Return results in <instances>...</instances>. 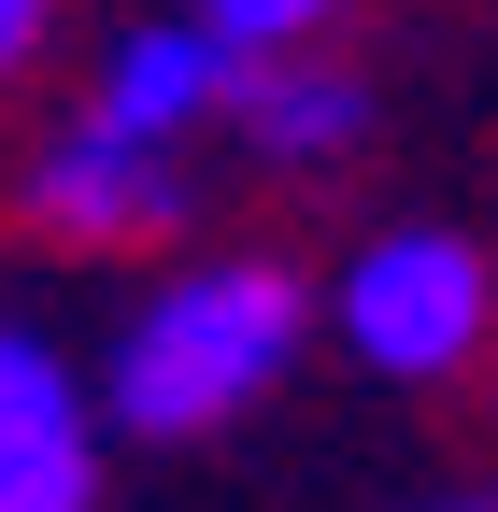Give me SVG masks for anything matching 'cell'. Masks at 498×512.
<instances>
[{
  "label": "cell",
  "mask_w": 498,
  "mask_h": 512,
  "mask_svg": "<svg viewBox=\"0 0 498 512\" xmlns=\"http://www.w3.org/2000/svg\"><path fill=\"white\" fill-rule=\"evenodd\" d=\"M328 299L285 271V256H171V271L129 285V313H114L100 342V399H114V441H214L242 413H271L299 356H314Z\"/></svg>",
  "instance_id": "obj_1"
},
{
  "label": "cell",
  "mask_w": 498,
  "mask_h": 512,
  "mask_svg": "<svg viewBox=\"0 0 498 512\" xmlns=\"http://www.w3.org/2000/svg\"><path fill=\"white\" fill-rule=\"evenodd\" d=\"M328 342L370 384H470L498 356V256L470 228H370L328 271Z\"/></svg>",
  "instance_id": "obj_2"
},
{
  "label": "cell",
  "mask_w": 498,
  "mask_h": 512,
  "mask_svg": "<svg viewBox=\"0 0 498 512\" xmlns=\"http://www.w3.org/2000/svg\"><path fill=\"white\" fill-rule=\"evenodd\" d=\"M185 200H200V157H157L129 128H100V114H57L29 143V171H15V214L57 256H143V242L185 228Z\"/></svg>",
  "instance_id": "obj_3"
},
{
  "label": "cell",
  "mask_w": 498,
  "mask_h": 512,
  "mask_svg": "<svg viewBox=\"0 0 498 512\" xmlns=\"http://www.w3.org/2000/svg\"><path fill=\"white\" fill-rule=\"evenodd\" d=\"M100 441H114L100 356L0 299V512H100Z\"/></svg>",
  "instance_id": "obj_4"
},
{
  "label": "cell",
  "mask_w": 498,
  "mask_h": 512,
  "mask_svg": "<svg viewBox=\"0 0 498 512\" xmlns=\"http://www.w3.org/2000/svg\"><path fill=\"white\" fill-rule=\"evenodd\" d=\"M228 100H242V43H228V29H200L185 0H171V15L100 29L86 86H72V114L129 128V143H157V157H200V143H228Z\"/></svg>",
  "instance_id": "obj_5"
},
{
  "label": "cell",
  "mask_w": 498,
  "mask_h": 512,
  "mask_svg": "<svg viewBox=\"0 0 498 512\" xmlns=\"http://www.w3.org/2000/svg\"><path fill=\"white\" fill-rule=\"evenodd\" d=\"M228 143L257 171H342L370 143V86L342 43H285V57H242V100H228Z\"/></svg>",
  "instance_id": "obj_6"
},
{
  "label": "cell",
  "mask_w": 498,
  "mask_h": 512,
  "mask_svg": "<svg viewBox=\"0 0 498 512\" xmlns=\"http://www.w3.org/2000/svg\"><path fill=\"white\" fill-rule=\"evenodd\" d=\"M200 29H228L242 57H285V43H342V15L356 0H185Z\"/></svg>",
  "instance_id": "obj_7"
},
{
  "label": "cell",
  "mask_w": 498,
  "mask_h": 512,
  "mask_svg": "<svg viewBox=\"0 0 498 512\" xmlns=\"http://www.w3.org/2000/svg\"><path fill=\"white\" fill-rule=\"evenodd\" d=\"M57 15H72V0H0V86H29V57L57 43Z\"/></svg>",
  "instance_id": "obj_8"
},
{
  "label": "cell",
  "mask_w": 498,
  "mask_h": 512,
  "mask_svg": "<svg viewBox=\"0 0 498 512\" xmlns=\"http://www.w3.org/2000/svg\"><path fill=\"white\" fill-rule=\"evenodd\" d=\"M413 512H498V498H413Z\"/></svg>",
  "instance_id": "obj_9"
}]
</instances>
